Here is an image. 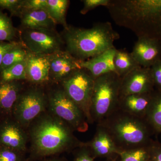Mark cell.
I'll return each instance as SVG.
<instances>
[{
	"mask_svg": "<svg viewBox=\"0 0 161 161\" xmlns=\"http://www.w3.org/2000/svg\"><path fill=\"white\" fill-rule=\"evenodd\" d=\"M29 53V51L20 41L16 45L9 49L4 56L0 66V71L17 64L25 61Z\"/></svg>",
	"mask_w": 161,
	"mask_h": 161,
	"instance_id": "obj_22",
	"label": "cell"
},
{
	"mask_svg": "<svg viewBox=\"0 0 161 161\" xmlns=\"http://www.w3.org/2000/svg\"><path fill=\"white\" fill-rule=\"evenodd\" d=\"M154 91L150 68L140 66L122 78L119 97Z\"/></svg>",
	"mask_w": 161,
	"mask_h": 161,
	"instance_id": "obj_10",
	"label": "cell"
},
{
	"mask_svg": "<svg viewBox=\"0 0 161 161\" xmlns=\"http://www.w3.org/2000/svg\"><path fill=\"white\" fill-rule=\"evenodd\" d=\"M26 80L36 85L50 81L49 55L30 52L26 60Z\"/></svg>",
	"mask_w": 161,
	"mask_h": 161,
	"instance_id": "obj_14",
	"label": "cell"
},
{
	"mask_svg": "<svg viewBox=\"0 0 161 161\" xmlns=\"http://www.w3.org/2000/svg\"><path fill=\"white\" fill-rule=\"evenodd\" d=\"M47 95L43 89L32 87L24 90L15 103L12 117L26 129L41 114L47 111Z\"/></svg>",
	"mask_w": 161,
	"mask_h": 161,
	"instance_id": "obj_7",
	"label": "cell"
},
{
	"mask_svg": "<svg viewBox=\"0 0 161 161\" xmlns=\"http://www.w3.org/2000/svg\"><path fill=\"white\" fill-rule=\"evenodd\" d=\"M26 60L1 71L0 82L26 80Z\"/></svg>",
	"mask_w": 161,
	"mask_h": 161,
	"instance_id": "obj_24",
	"label": "cell"
},
{
	"mask_svg": "<svg viewBox=\"0 0 161 161\" xmlns=\"http://www.w3.org/2000/svg\"><path fill=\"white\" fill-rule=\"evenodd\" d=\"M69 4L68 0H47L46 11L56 24L62 25L64 29L69 26L66 15Z\"/></svg>",
	"mask_w": 161,
	"mask_h": 161,
	"instance_id": "obj_21",
	"label": "cell"
},
{
	"mask_svg": "<svg viewBox=\"0 0 161 161\" xmlns=\"http://www.w3.org/2000/svg\"><path fill=\"white\" fill-rule=\"evenodd\" d=\"M79 149L75 154L74 161H95V159L92 157L86 144L79 147Z\"/></svg>",
	"mask_w": 161,
	"mask_h": 161,
	"instance_id": "obj_32",
	"label": "cell"
},
{
	"mask_svg": "<svg viewBox=\"0 0 161 161\" xmlns=\"http://www.w3.org/2000/svg\"><path fill=\"white\" fill-rule=\"evenodd\" d=\"M19 41L9 42L0 41V66L2 64L3 58L6 53L9 49L16 45Z\"/></svg>",
	"mask_w": 161,
	"mask_h": 161,
	"instance_id": "obj_33",
	"label": "cell"
},
{
	"mask_svg": "<svg viewBox=\"0 0 161 161\" xmlns=\"http://www.w3.org/2000/svg\"><path fill=\"white\" fill-rule=\"evenodd\" d=\"M47 6V0H24L22 12L24 11L39 9L46 10Z\"/></svg>",
	"mask_w": 161,
	"mask_h": 161,
	"instance_id": "obj_28",
	"label": "cell"
},
{
	"mask_svg": "<svg viewBox=\"0 0 161 161\" xmlns=\"http://www.w3.org/2000/svg\"><path fill=\"white\" fill-rule=\"evenodd\" d=\"M27 129L31 158H45L85 144L75 136L71 127L47 111L36 119Z\"/></svg>",
	"mask_w": 161,
	"mask_h": 161,
	"instance_id": "obj_1",
	"label": "cell"
},
{
	"mask_svg": "<svg viewBox=\"0 0 161 161\" xmlns=\"http://www.w3.org/2000/svg\"><path fill=\"white\" fill-rule=\"evenodd\" d=\"M95 79L87 70L81 68L61 82V86L83 112L89 124L93 123L91 108Z\"/></svg>",
	"mask_w": 161,
	"mask_h": 161,
	"instance_id": "obj_5",
	"label": "cell"
},
{
	"mask_svg": "<svg viewBox=\"0 0 161 161\" xmlns=\"http://www.w3.org/2000/svg\"><path fill=\"white\" fill-rule=\"evenodd\" d=\"M116 50L113 47L94 58L81 61L80 66L87 70L95 78L107 73L115 72L113 60Z\"/></svg>",
	"mask_w": 161,
	"mask_h": 161,
	"instance_id": "obj_17",
	"label": "cell"
},
{
	"mask_svg": "<svg viewBox=\"0 0 161 161\" xmlns=\"http://www.w3.org/2000/svg\"><path fill=\"white\" fill-rule=\"evenodd\" d=\"M47 95L48 112L66 123L74 131L86 132L89 123L84 114L62 87L52 90Z\"/></svg>",
	"mask_w": 161,
	"mask_h": 161,
	"instance_id": "obj_6",
	"label": "cell"
},
{
	"mask_svg": "<svg viewBox=\"0 0 161 161\" xmlns=\"http://www.w3.org/2000/svg\"><path fill=\"white\" fill-rule=\"evenodd\" d=\"M40 161H67L64 159L58 158H44Z\"/></svg>",
	"mask_w": 161,
	"mask_h": 161,
	"instance_id": "obj_34",
	"label": "cell"
},
{
	"mask_svg": "<svg viewBox=\"0 0 161 161\" xmlns=\"http://www.w3.org/2000/svg\"><path fill=\"white\" fill-rule=\"evenodd\" d=\"M62 38L65 50L74 58L85 61L115 47L119 34L109 22L95 23L90 28L69 26L64 30Z\"/></svg>",
	"mask_w": 161,
	"mask_h": 161,
	"instance_id": "obj_2",
	"label": "cell"
},
{
	"mask_svg": "<svg viewBox=\"0 0 161 161\" xmlns=\"http://www.w3.org/2000/svg\"><path fill=\"white\" fill-rule=\"evenodd\" d=\"M1 118H0V120H1Z\"/></svg>",
	"mask_w": 161,
	"mask_h": 161,
	"instance_id": "obj_35",
	"label": "cell"
},
{
	"mask_svg": "<svg viewBox=\"0 0 161 161\" xmlns=\"http://www.w3.org/2000/svg\"><path fill=\"white\" fill-rule=\"evenodd\" d=\"M110 0H83V8L80 11L81 14H86L88 12L95 9L98 6L106 7L109 3Z\"/></svg>",
	"mask_w": 161,
	"mask_h": 161,
	"instance_id": "obj_29",
	"label": "cell"
},
{
	"mask_svg": "<svg viewBox=\"0 0 161 161\" xmlns=\"http://www.w3.org/2000/svg\"><path fill=\"white\" fill-rule=\"evenodd\" d=\"M19 31L20 41L30 52L50 55L63 50V38L55 30L22 29Z\"/></svg>",
	"mask_w": 161,
	"mask_h": 161,
	"instance_id": "obj_8",
	"label": "cell"
},
{
	"mask_svg": "<svg viewBox=\"0 0 161 161\" xmlns=\"http://www.w3.org/2000/svg\"><path fill=\"white\" fill-rule=\"evenodd\" d=\"M153 92L119 97L118 108L130 115L145 119L152 101Z\"/></svg>",
	"mask_w": 161,
	"mask_h": 161,
	"instance_id": "obj_15",
	"label": "cell"
},
{
	"mask_svg": "<svg viewBox=\"0 0 161 161\" xmlns=\"http://www.w3.org/2000/svg\"><path fill=\"white\" fill-rule=\"evenodd\" d=\"M24 0H0V10L6 9L12 16L19 17Z\"/></svg>",
	"mask_w": 161,
	"mask_h": 161,
	"instance_id": "obj_26",
	"label": "cell"
},
{
	"mask_svg": "<svg viewBox=\"0 0 161 161\" xmlns=\"http://www.w3.org/2000/svg\"><path fill=\"white\" fill-rule=\"evenodd\" d=\"M94 159L103 158L115 161L120 151L109 132L100 125H97L95 135L91 142L86 144Z\"/></svg>",
	"mask_w": 161,
	"mask_h": 161,
	"instance_id": "obj_12",
	"label": "cell"
},
{
	"mask_svg": "<svg viewBox=\"0 0 161 161\" xmlns=\"http://www.w3.org/2000/svg\"><path fill=\"white\" fill-rule=\"evenodd\" d=\"M115 73L123 78L140 67L131 53L124 50H116L113 60Z\"/></svg>",
	"mask_w": 161,
	"mask_h": 161,
	"instance_id": "obj_19",
	"label": "cell"
},
{
	"mask_svg": "<svg viewBox=\"0 0 161 161\" xmlns=\"http://www.w3.org/2000/svg\"><path fill=\"white\" fill-rule=\"evenodd\" d=\"M50 80L55 83L63 81L77 69L82 68L80 60L66 50H60L49 55Z\"/></svg>",
	"mask_w": 161,
	"mask_h": 161,
	"instance_id": "obj_11",
	"label": "cell"
},
{
	"mask_svg": "<svg viewBox=\"0 0 161 161\" xmlns=\"http://www.w3.org/2000/svg\"><path fill=\"white\" fill-rule=\"evenodd\" d=\"M154 90L161 91V59L150 67Z\"/></svg>",
	"mask_w": 161,
	"mask_h": 161,
	"instance_id": "obj_30",
	"label": "cell"
},
{
	"mask_svg": "<svg viewBox=\"0 0 161 161\" xmlns=\"http://www.w3.org/2000/svg\"><path fill=\"white\" fill-rule=\"evenodd\" d=\"M24 89L21 80L0 82V116H11L16 102Z\"/></svg>",
	"mask_w": 161,
	"mask_h": 161,
	"instance_id": "obj_16",
	"label": "cell"
},
{
	"mask_svg": "<svg viewBox=\"0 0 161 161\" xmlns=\"http://www.w3.org/2000/svg\"><path fill=\"white\" fill-rule=\"evenodd\" d=\"M149 145L132 150L121 151L119 155L120 161H148Z\"/></svg>",
	"mask_w": 161,
	"mask_h": 161,
	"instance_id": "obj_25",
	"label": "cell"
},
{
	"mask_svg": "<svg viewBox=\"0 0 161 161\" xmlns=\"http://www.w3.org/2000/svg\"><path fill=\"white\" fill-rule=\"evenodd\" d=\"M29 137L26 129L12 116L0 120V147L25 153Z\"/></svg>",
	"mask_w": 161,
	"mask_h": 161,
	"instance_id": "obj_9",
	"label": "cell"
},
{
	"mask_svg": "<svg viewBox=\"0 0 161 161\" xmlns=\"http://www.w3.org/2000/svg\"><path fill=\"white\" fill-rule=\"evenodd\" d=\"M25 153L0 147V161H26Z\"/></svg>",
	"mask_w": 161,
	"mask_h": 161,
	"instance_id": "obj_27",
	"label": "cell"
},
{
	"mask_svg": "<svg viewBox=\"0 0 161 161\" xmlns=\"http://www.w3.org/2000/svg\"><path fill=\"white\" fill-rule=\"evenodd\" d=\"M145 119L153 133H161V91L154 90Z\"/></svg>",
	"mask_w": 161,
	"mask_h": 161,
	"instance_id": "obj_20",
	"label": "cell"
},
{
	"mask_svg": "<svg viewBox=\"0 0 161 161\" xmlns=\"http://www.w3.org/2000/svg\"><path fill=\"white\" fill-rule=\"evenodd\" d=\"M19 31L14 26L12 21L7 14L0 10V41L15 42Z\"/></svg>",
	"mask_w": 161,
	"mask_h": 161,
	"instance_id": "obj_23",
	"label": "cell"
},
{
	"mask_svg": "<svg viewBox=\"0 0 161 161\" xmlns=\"http://www.w3.org/2000/svg\"><path fill=\"white\" fill-rule=\"evenodd\" d=\"M121 80L114 72L95 78L91 108L93 123H100L118 108Z\"/></svg>",
	"mask_w": 161,
	"mask_h": 161,
	"instance_id": "obj_4",
	"label": "cell"
},
{
	"mask_svg": "<svg viewBox=\"0 0 161 161\" xmlns=\"http://www.w3.org/2000/svg\"><path fill=\"white\" fill-rule=\"evenodd\" d=\"M97 125L109 133L120 152L150 145L152 130L145 119L123 112L119 108Z\"/></svg>",
	"mask_w": 161,
	"mask_h": 161,
	"instance_id": "obj_3",
	"label": "cell"
},
{
	"mask_svg": "<svg viewBox=\"0 0 161 161\" xmlns=\"http://www.w3.org/2000/svg\"><path fill=\"white\" fill-rule=\"evenodd\" d=\"M19 17L22 29L55 30L56 23L45 9L23 11Z\"/></svg>",
	"mask_w": 161,
	"mask_h": 161,
	"instance_id": "obj_18",
	"label": "cell"
},
{
	"mask_svg": "<svg viewBox=\"0 0 161 161\" xmlns=\"http://www.w3.org/2000/svg\"><path fill=\"white\" fill-rule=\"evenodd\" d=\"M148 161H161V143L154 141L150 143Z\"/></svg>",
	"mask_w": 161,
	"mask_h": 161,
	"instance_id": "obj_31",
	"label": "cell"
},
{
	"mask_svg": "<svg viewBox=\"0 0 161 161\" xmlns=\"http://www.w3.org/2000/svg\"><path fill=\"white\" fill-rule=\"evenodd\" d=\"M141 67L150 68L161 59V42L147 38H139L131 53Z\"/></svg>",
	"mask_w": 161,
	"mask_h": 161,
	"instance_id": "obj_13",
	"label": "cell"
}]
</instances>
